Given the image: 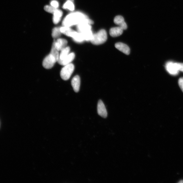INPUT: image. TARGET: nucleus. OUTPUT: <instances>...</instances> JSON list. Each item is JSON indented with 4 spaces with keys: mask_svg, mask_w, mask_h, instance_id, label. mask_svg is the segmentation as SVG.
I'll return each mask as SVG.
<instances>
[{
    "mask_svg": "<svg viewBox=\"0 0 183 183\" xmlns=\"http://www.w3.org/2000/svg\"><path fill=\"white\" fill-rule=\"evenodd\" d=\"M88 17L80 12L72 13L66 16L63 21V26L70 27L77 25Z\"/></svg>",
    "mask_w": 183,
    "mask_h": 183,
    "instance_id": "nucleus-1",
    "label": "nucleus"
},
{
    "mask_svg": "<svg viewBox=\"0 0 183 183\" xmlns=\"http://www.w3.org/2000/svg\"><path fill=\"white\" fill-rule=\"evenodd\" d=\"M107 39L106 31L104 29L99 31L97 33L93 34V37L91 41L93 44L94 45H100L104 43Z\"/></svg>",
    "mask_w": 183,
    "mask_h": 183,
    "instance_id": "nucleus-2",
    "label": "nucleus"
},
{
    "mask_svg": "<svg viewBox=\"0 0 183 183\" xmlns=\"http://www.w3.org/2000/svg\"><path fill=\"white\" fill-rule=\"evenodd\" d=\"M74 70V66L72 64L65 65L60 72V76L64 80H68L70 78Z\"/></svg>",
    "mask_w": 183,
    "mask_h": 183,
    "instance_id": "nucleus-3",
    "label": "nucleus"
},
{
    "mask_svg": "<svg viewBox=\"0 0 183 183\" xmlns=\"http://www.w3.org/2000/svg\"><path fill=\"white\" fill-rule=\"evenodd\" d=\"M58 60L52 54L50 53L44 59L43 65L44 68L46 69H51Z\"/></svg>",
    "mask_w": 183,
    "mask_h": 183,
    "instance_id": "nucleus-4",
    "label": "nucleus"
},
{
    "mask_svg": "<svg viewBox=\"0 0 183 183\" xmlns=\"http://www.w3.org/2000/svg\"><path fill=\"white\" fill-rule=\"evenodd\" d=\"M165 68L168 72L172 75H177L179 71L178 70L176 63L168 62L166 65Z\"/></svg>",
    "mask_w": 183,
    "mask_h": 183,
    "instance_id": "nucleus-5",
    "label": "nucleus"
},
{
    "mask_svg": "<svg viewBox=\"0 0 183 183\" xmlns=\"http://www.w3.org/2000/svg\"><path fill=\"white\" fill-rule=\"evenodd\" d=\"M97 112L100 116L106 118L107 117L108 113L106 107L102 100L99 101L97 104Z\"/></svg>",
    "mask_w": 183,
    "mask_h": 183,
    "instance_id": "nucleus-6",
    "label": "nucleus"
},
{
    "mask_svg": "<svg viewBox=\"0 0 183 183\" xmlns=\"http://www.w3.org/2000/svg\"><path fill=\"white\" fill-rule=\"evenodd\" d=\"M68 42L66 40L63 39H59L53 43L55 47L59 51L67 47Z\"/></svg>",
    "mask_w": 183,
    "mask_h": 183,
    "instance_id": "nucleus-7",
    "label": "nucleus"
},
{
    "mask_svg": "<svg viewBox=\"0 0 183 183\" xmlns=\"http://www.w3.org/2000/svg\"><path fill=\"white\" fill-rule=\"evenodd\" d=\"M115 47L119 51L127 55H129L130 54V50L129 47L125 43H118L115 44Z\"/></svg>",
    "mask_w": 183,
    "mask_h": 183,
    "instance_id": "nucleus-8",
    "label": "nucleus"
},
{
    "mask_svg": "<svg viewBox=\"0 0 183 183\" xmlns=\"http://www.w3.org/2000/svg\"><path fill=\"white\" fill-rule=\"evenodd\" d=\"M114 22L115 24L118 25L123 30H125L127 28V24L125 22L123 17L121 16H117L114 18Z\"/></svg>",
    "mask_w": 183,
    "mask_h": 183,
    "instance_id": "nucleus-9",
    "label": "nucleus"
},
{
    "mask_svg": "<svg viewBox=\"0 0 183 183\" xmlns=\"http://www.w3.org/2000/svg\"><path fill=\"white\" fill-rule=\"evenodd\" d=\"M71 84L74 91L76 92H79L81 85L80 78L79 75L75 76L73 78Z\"/></svg>",
    "mask_w": 183,
    "mask_h": 183,
    "instance_id": "nucleus-10",
    "label": "nucleus"
},
{
    "mask_svg": "<svg viewBox=\"0 0 183 183\" xmlns=\"http://www.w3.org/2000/svg\"><path fill=\"white\" fill-rule=\"evenodd\" d=\"M75 57V54L74 53H71L69 54L64 60L58 62L59 64L62 66H65L70 64L71 62L74 60Z\"/></svg>",
    "mask_w": 183,
    "mask_h": 183,
    "instance_id": "nucleus-11",
    "label": "nucleus"
},
{
    "mask_svg": "<svg viewBox=\"0 0 183 183\" xmlns=\"http://www.w3.org/2000/svg\"><path fill=\"white\" fill-rule=\"evenodd\" d=\"M123 29L119 27H114L110 30V34L111 36L116 37L121 35L123 32Z\"/></svg>",
    "mask_w": 183,
    "mask_h": 183,
    "instance_id": "nucleus-12",
    "label": "nucleus"
},
{
    "mask_svg": "<svg viewBox=\"0 0 183 183\" xmlns=\"http://www.w3.org/2000/svg\"><path fill=\"white\" fill-rule=\"evenodd\" d=\"M60 30L62 33L71 37H73L76 32L71 29L70 27L64 26L60 28Z\"/></svg>",
    "mask_w": 183,
    "mask_h": 183,
    "instance_id": "nucleus-13",
    "label": "nucleus"
},
{
    "mask_svg": "<svg viewBox=\"0 0 183 183\" xmlns=\"http://www.w3.org/2000/svg\"><path fill=\"white\" fill-rule=\"evenodd\" d=\"M53 22L55 24H57L60 22L62 15L63 13L62 11L57 9L54 13Z\"/></svg>",
    "mask_w": 183,
    "mask_h": 183,
    "instance_id": "nucleus-14",
    "label": "nucleus"
},
{
    "mask_svg": "<svg viewBox=\"0 0 183 183\" xmlns=\"http://www.w3.org/2000/svg\"><path fill=\"white\" fill-rule=\"evenodd\" d=\"M70 48L69 47H67L61 50L59 58L57 62H59L64 60L70 54L69 53H70Z\"/></svg>",
    "mask_w": 183,
    "mask_h": 183,
    "instance_id": "nucleus-15",
    "label": "nucleus"
},
{
    "mask_svg": "<svg viewBox=\"0 0 183 183\" xmlns=\"http://www.w3.org/2000/svg\"><path fill=\"white\" fill-rule=\"evenodd\" d=\"M72 38L77 43H81L85 41L83 34L80 32H76Z\"/></svg>",
    "mask_w": 183,
    "mask_h": 183,
    "instance_id": "nucleus-16",
    "label": "nucleus"
},
{
    "mask_svg": "<svg viewBox=\"0 0 183 183\" xmlns=\"http://www.w3.org/2000/svg\"><path fill=\"white\" fill-rule=\"evenodd\" d=\"M81 33L83 35L85 41H91L93 35L91 30H88Z\"/></svg>",
    "mask_w": 183,
    "mask_h": 183,
    "instance_id": "nucleus-17",
    "label": "nucleus"
},
{
    "mask_svg": "<svg viewBox=\"0 0 183 183\" xmlns=\"http://www.w3.org/2000/svg\"><path fill=\"white\" fill-rule=\"evenodd\" d=\"M63 8L64 9H68L71 11H73L75 9V6L73 2L68 1L63 6Z\"/></svg>",
    "mask_w": 183,
    "mask_h": 183,
    "instance_id": "nucleus-18",
    "label": "nucleus"
},
{
    "mask_svg": "<svg viewBox=\"0 0 183 183\" xmlns=\"http://www.w3.org/2000/svg\"><path fill=\"white\" fill-rule=\"evenodd\" d=\"M61 33L60 28L58 27H55L53 30L52 32V36L54 39L58 38L60 36Z\"/></svg>",
    "mask_w": 183,
    "mask_h": 183,
    "instance_id": "nucleus-19",
    "label": "nucleus"
},
{
    "mask_svg": "<svg viewBox=\"0 0 183 183\" xmlns=\"http://www.w3.org/2000/svg\"><path fill=\"white\" fill-rule=\"evenodd\" d=\"M50 53L52 54L53 55L58 61L59 58L60 54L59 53L58 50H57L55 47L53 43V44L51 51V52H50Z\"/></svg>",
    "mask_w": 183,
    "mask_h": 183,
    "instance_id": "nucleus-20",
    "label": "nucleus"
},
{
    "mask_svg": "<svg viewBox=\"0 0 183 183\" xmlns=\"http://www.w3.org/2000/svg\"><path fill=\"white\" fill-rule=\"evenodd\" d=\"M44 9L46 11L50 13H53L57 9L52 7L51 6L47 5L46 6L44 7Z\"/></svg>",
    "mask_w": 183,
    "mask_h": 183,
    "instance_id": "nucleus-21",
    "label": "nucleus"
},
{
    "mask_svg": "<svg viewBox=\"0 0 183 183\" xmlns=\"http://www.w3.org/2000/svg\"><path fill=\"white\" fill-rule=\"evenodd\" d=\"M51 5L52 7L56 8H57L59 6V4L57 1H55V0H53L52 1L51 3Z\"/></svg>",
    "mask_w": 183,
    "mask_h": 183,
    "instance_id": "nucleus-22",
    "label": "nucleus"
},
{
    "mask_svg": "<svg viewBox=\"0 0 183 183\" xmlns=\"http://www.w3.org/2000/svg\"><path fill=\"white\" fill-rule=\"evenodd\" d=\"M178 84L183 92V77L180 78L178 80Z\"/></svg>",
    "mask_w": 183,
    "mask_h": 183,
    "instance_id": "nucleus-23",
    "label": "nucleus"
},
{
    "mask_svg": "<svg viewBox=\"0 0 183 183\" xmlns=\"http://www.w3.org/2000/svg\"><path fill=\"white\" fill-rule=\"evenodd\" d=\"M179 71H180L183 72V63H176Z\"/></svg>",
    "mask_w": 183,
    "mask_h": 183,
    "instance_id": "nucleus-24",
    "label": "nucleus"
},
{
    "mask_svg": "<svg viewBox=\"0 0 183 183\" xmlns=\"http://www.w3.org/2000/svg\"><path fill=\"white\" fill-rule=\"evenodd\" d=\"M67 1H72L73 2L74 1V0H67Z\"/></svg>",
    "mask_w": 183,
    "mask_h": 183,
    "instance_id": "nucleus-25",
    "label": "nucleus"
}]
</instances>
